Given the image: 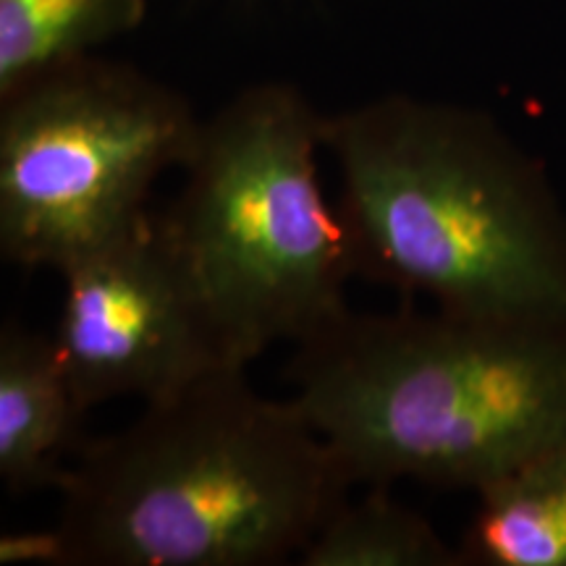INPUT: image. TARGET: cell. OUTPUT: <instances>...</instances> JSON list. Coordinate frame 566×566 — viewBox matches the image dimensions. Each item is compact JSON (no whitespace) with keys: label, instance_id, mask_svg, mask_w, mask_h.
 Masks as SVG:
<instances>
[{"label":"cell","instance_id":"1","mask_svg":"<svg viewBox=\"0 0 566 566\" xmlns=\"http://www.w3.org/2000/svg\"><path fill=\"white\" fill-rule=\"evenodd\" d=\"M352 485L294 401L258 394L237 367L84 443L55 525L3 551L59 566H275L302 556Z\"/></svg>","mask_w":566,"mask_h":566},{"label":"cell","instance_id":"2","mask_svg":"<svg viewBox=\"0 0 566 566\" xmlns=\"http://www.w3.org/2000/svg\"><path fill=\"white\" fill-rule=\"evenodd\" d=\"M357 275L480 317L566 321V212L488 113L388 92L325 116Z\"/></svg>","mask_w":566,"mask_h":566},{"label":"cell","instance_id":"3","mask_svg":"<svg viewBox=\"0 0 566 566\" xmlns=\"http://www.w3.org/2000/svg\"><path fill=\"white\" fill-rule=\"evenodd\" d=\"M286 378L354 483L478 493L566 438V321L346 310Z\"/></svg>","mask_w":566,"mask_h":566},{"label":"cell","instance_id":"4","mask_svg":"<svg viewBox=\"0 0 566 566\" xmlns=\"http://www.w3.org/2000/svg\"><path fill=\"white\" fill-rule=\"evenodd\" d=\"M325 113L289 82L239 90L202 118L168 223L250 357L321 334L357 275L317 155Z\"/></svg>","mask_w":566,"mask_h":566},{"label":"cell","instance_id":"5","mask_svg":"<svg viewBox=\"0 0 566 566\" xmlns=\"http://www.w3.org/2000/svg\"><path fill=\"white\" fill-rule=\"evenodd\" d=\"M202 118L179 90L92 53L0 97V254L66 271L147 216Z\"/></svg>","mask_w":566,"mask_h":566},{"label":"cell","instance_id":"6","mask_svg":"<svg viewBox=\"0 0 566 566\" xmlns=\"http://www.w3.org/2000/svg\"><path fill=\"white\" fill-rule=\"evenodd\" d=\"M61 275L51 336L87 412L113 399H160L250 365L166 212H147Z\"/></svg>","mask_w":566,"mask_h":566},{"label":"cell","instance_id":"7","mask_svg":"<svg viewBox=\"0 0 566 566\" xmlns=\"http://www.w3.org/2000/svg\"><path fill=\"white\" fill-rule=\"evenodd\" d=\"M53 336L6 321L0 328V480L11 495L55 488L82 451V417Z\"/></svg>","mask_w":566,"mask_h":566},{"label":"cell","instance_id":"8","mask_svg":"<svg viewBox=\"0 0 566 566\" xmlns=\"http://www.w3.org/2000/svg\"><path fill=\"white\" fill-rule=\"evenodd\" d=\"M459 566H566V438L478 491Z\"/></svg>","mask_w":566,"mask_h":566},{"label":"cell","instance_id":"9","mask_svg":"<svg viewBox=\"0 0 566 566\" xmlns=\"http://www.w3.org/2000/svg\"><path fill=\"white\" fill-rule=\"evenodd\" d=\"M147 0H0V97L137 32Z\"/></svg>","mask_w":566,"mask_h":566},{"label":"cell","instance_id":"10","mask_svg":"<svg viewBox=\"0 0 566 566\" xmlns=\"http://www.w3.org/2000/svg\"><path fill=\"white\" fill-rule=\"evenodd\" d=\"M302 566H459L457 546L415 509L373 485L363 499L336 506L310 546Z\"/></svg>","mask_w":566,"mask_h":566}]
</instances>
